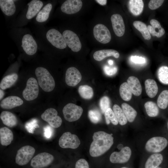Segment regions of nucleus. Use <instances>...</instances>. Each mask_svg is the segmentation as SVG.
Instances as JSON below:
<instances>
[{"mask_svg": "<svg viewBox=\"0 0 168 168\" xmlns=\"http://www.w3.org/2000/svg\"><path fill=\"white\" fill-rule=\"evenodd\" d=\"M82 2L80 0H67L61 5V9L62 12L68 14H75L81 9Z\"/></svg>", "mask_w": 168, "mask_h": 168, "instance_id": "15", "label": "nucleus"}, {"mask_svg": "<svg viewBox=\"0 0 168 168\" xmlns=\"http://www.w3.org/2000/svg\"><path fill=\"white\" fill-rule=\"evenodd\" d=\"M168 144V141L165 138L153 137L147 141L145 144V148L149 153H159L166 147Z\"/></svg>", "mask_w": 168, "mask_h": 168, "instance_id": "3", "label": "nucleus"}, {"mask_svg": "<svg viewBox=\"0 0 168 168\" xmlns=\"http://www.w3.org/2000/svg\"><path fill=\"white\" fill-rule=\"evenodd\" d=\"M113 110L119 124L121 125H125L128 120L122 109L118 105L115 104L113 107Z\"/></svg>", "mask_w": 168, "mask_h": 168, "instance_id": "36", "label": "nucleus"}, {"mask_svg": "<svg viewBox=\"0 0 168 168\" xmlns=\"http://www.w3.org/2000/svg\"><path fill=\"white\" fill-rule=\"evenodd\" d=\"M81 74L76 68L70 67L66 70L65 80L68 86H74L81 81Z\"/></svg>", "mask_w": 168, "mask_h": 168, "instance_id": "14", "label": "nucleus"}, {"mask_svg": "<svg viewBox=\"0 0 168 168\" xmlns=\"http://www.w3.org/2000/svg\"><path fill=\"white\" fill-rule=\"evenodd\" d=\"M54 159V156L48 153H39L31 160L30 166L33 168H42L50 165Z\"/></svg>", "mask_w": 168, "mask_h": 168, "instance_id": "9", "label": "nucleus"}, {"mask_svg": "<svg viewBox=\"0 0 168 168\" xmlns=\"http://www.w3.org/2000/svg\"><path fill=\"white\" fill-rule=\"evenodd\" d=\"M23 100L16 96H10L3 99L0 102V107L5 109H11L21 105Z\"/></svg>", "mask_w": 168, "mask_h": 168, "instance_id": "18", "label": "nucleus"}, {"mask_svg": "<svg viewBox=\"0 0 168 168\" xmlns=\"http://www.w3.org/2000/svg\"><path fill=\"white\" fill-rule=\"evenodd\" d=\"M37 126L38 125L36 122H31L26 124L25 127L28 132L33 133L34 130L35 128L37 127Z\"/></svg>", "mask_w": 168, "mask_h": 168, "instance_id": "46", "label": "nucleus"}, {"mask_svg": "<svg viewBox=\"0 0 168 168\" xmlns=\"http://www.w3.org/2000/svg\"><path fill=\"white\" fill-rule=\"evenodd\" d=\"M132 93L136 96H140L142 92V87L138 79L133 76L129 77L127 80Z\"/></svg>", "mask_w": 168, "mask_h": 168, "instance_id": "23", "label": "nucleus"}, {"mask_svg": "<svg viewBox=\"0 0 168 168\" xmlns=\"http://www.w3.org/2000/svg\"><path fill=\"white\" fill-rule=\"evenodd\" d=\"M133 26L142 34L145 40H149L151 38L147 27L143 22L140 21H135L133 23Z\"/></svg>", "mask_w": 168, "mask_h": 168, "instance_id": "33", "label": "nucleus"}, {"mask_svg": "<svg viewBox=\"0 0 168 168\" xmlns=\"http://www.w3.org/2000/svg\"><path fill=\"white\" fill-rule=\"evenodd\" d=\"M167 126H168V122L167 123Z\"/></svg>", "mask_w": 168, "mask_h": 168, "instance_id": "53", "label": "nucleus"}, {"mask_svg": "<svg viewBox=\"0 0 168 168\" xmlns=\"http://www.w3.org/2000/svg\"><path fill=\"white\" fill-rule=\"evenodd\" d=\"M78 92L81 97L86 100L92 98L94 94L92 88L87 85L80 86L78 88Z\"/></svg>", "mask_w": 168, "mask_h": 168, "instance_id": "35", "label": "nucleus"}, {"mask_svg": "<svg viewBox=\"0 0 168 168\" xmlns=\"http://www.w3.org/2000/svg\"><path fill=\"white\" fill-rule=\"evenodd\" d=\"M93 32L94 37L100 43L107 44L111 40V35L109 30L102 24L96 25L94 27Z\"/></svg>", "mask_w": 168, "mask_h": 168, "instance_id": "13", "label": "nucleus"}, {"mask_svg": "<svg viewBox=\"0 0 168 168\" xmlns=\"http://www.w3.org/2000/svg\"><path fill=\"white\" fill-rule=\"evenodd\" d=\"M83 111L82 107L72 103L68 104L63 109L65 119L69 122L78 120L81 117Z\"/></svg>", "mask_w": 168, "mask_h": 168, "instance_id": "4", "label": "nucleus"}, {"mask_svg": "<svg viewBox=\"0 0 168 168\" xmlns=\"http://www.w3.org/2000/svg\"><path fill=\"white\" fill-rule=\"evenodd\" d=\"M156 168H161L159 166Z\"/></svg>", "mask_w": 168, "mask_h": 168, "instance_id": "52", "label": "nucleus"}, {"mask_svg": "<svg viewBox=\"0 0 168 168\" xmlns=\"http://www.w3.org/2000/svg\"><path fill=\"white\" fill-rule=\"evenodd\" d=\"M13 139V135L12 131L6 127L0 129V142L4 146L10 145Z\"/></svg>", "mask_w": 168, "mask_h": 168, "instance_id": "25", "label": "nucleus"}, {"mask_svg": "<svg viewBox=\"0 0 168 168\" xmlns=\"http://www.w3.org/2000/svg\"><path fill=\"white\" fill-rule=\"evenodd\" d=\"M130 60L133 63L138 64H143L146 62L145 58L137 56H131L130 57Z\"/></svg>", "mask_w": 168, "mask_h": 168, "instance_id": "45", "label": "nucleus"}, {"mask_svg": "<svg viewBox=\"0 0 168 168\" xmlns=\"http://www.w3.org/2000/svg\"><path fill=\"white\" fill-rule=\"evenodd\" d=\"M145 86L146 92L147 96L151 98L155 97L158 90L156 82L153 79H147L145 81Z\"/></svg>", "mask_w": 168, "mask_h": 168, "instance_id": "27", "label": "nucleus"}, {"mask_svg": "<svg viewBox=\"0 0 168 168\" xmlns=\"http://www.w3.org/2000/svg\"><path fill=\"white\" fill-rule=\"evenodd\" d=\"M58 144L59 146L62 148L75 149L79 147L80 141L76 135L67 132L63 133L60 137Z\"/></svg>", "mask_w": 168, "mask_h": 168, "instance_id": "7", "label": "nucleus"}, {"mask_svg": "<svg viewBox=\"0 0 168 168\" xmlns=\"http://www.w3.org/2000/svg\"><path fill=\"white\" fill-rule=\"evenodd\" d=\"M108 63L110 65H111L113 64V62L112 60H110L108 61Z\"/></svg>", "mask_w": 168, "mask_h": 168, "instance_id": "50", "label": "nucleus"}, {"mask_svg": "<svg viewBox=\"0 0 168 168\" xmlns=\"http://www.w3.org/2000/svg\"><path fill=\"white\" fill-rule=\"evenodd\" d=\"M121 107L128 121L130 123L133 122L137 114L136 111L130 105L125 103L122 104Z\"/></svg>", "mask_w": 168, "mask_h": 168, "instance_id": "29", "label": "nucleus"}, {"mask_svg": "<svg viewBox=\"0 0 168 168\" xmlns=\"http://www.w3.org/2000/svg\"><path fill=\"white\" fill-rule=\"evenodd\" d=\"M164 0H151L148 3L149 8L152 10L156 9L160 7L163 4Z\"/></svg>", "mask_w": 168, "mask_h": 168, "instance_id": "42", "label": "nucleus"}, {"mask_svg": "<svg viewBox=\"0 0 168 168\" xmlns=\"http://www.w3.org/2000/svg\"><path fill=\"white\" fill-rule=\"evenodd\" d=\"M163 156L159 153H152L147 160L144 166L145 168H156L162 163Z\"/></svg>", "mask_w": 168, "mask_h": 168, "instance_id": "21", "label": "nucleus"}, {"mask_svg": "<svg viewBox=\"0 0 168 168\" xmlns=\"http://www.w3.org/2000/svg\"><path fill=\"white\" fill-rule=\"evenodd\" d=\"M44 136L47 138H50L53 133L52 129L49 126L45 127L44 129Z\"/></svg>", "mask_w": 168, "mask_h": 168, "instance_id": "47", "label": "nucleus"}, {"mask_svg": "<svg viewBox=\"0 0 168 168\" xmlns=\"http://www.w3.org/2000/svg\"><path fill=\"white\" fill-rule=\"evenodd\" d=\"M0 118L3 123L5 125L13 127L16 126L17 123L16 116L11 112L8 111H3L1 112Z\"/></svg>", "mask_w": 168, "mask_h": 168, "instance_id": "24", "label": "nucleus"}, {"mask_svg": "<svg viewBox=\"0 0 168 168\" xmlns=\"http://www.w3.org/2000/svg\"><path fill=\"white\" fill-rule=\"evenodd\" d=\"M111 20L116 35L119 37L122 36L125 32V27L122 16L118 14H114L111 16Z\"/></svg>", "mask_w": 168, "mask_h": 168, "instance_id": "17", "label": "nucleus"}, {"mask_svg": "<svg viewBox=\"0 0 168 168\" xmlns=\"http://www.w3.org/2000/svg\"><path fill=\"white\" fill-rule=\"evenodd\" d=\"M46 37L48 41L54 46L59 49H64L67 44L62 35L54 29L49 30L46 33Z\"/></svg>", "mask_w": 168, "mask_h": 168, "instance_id": "10", "label": "nucleus"}, {"mask_svg": "<svg viewBox=\"0 0 168 168\" xmlns=\"http://www.w3.org/2000/svg\"><path fill=\"white\" fill-rule=\"evenodd\" d=\"M39 92L38 83L33 77L29 78L26 86L22 92L23 98L27 101H31L36 99Z\"/></svg>", "mask_w": 168, "mask_h": 168, "instance_id": "6", "label": "nucleus"}, {"mask_svg": "<svg viewBox=\"0 0 168 168\" xmlns=\"http://www.w3.org/2000/svg\"><path fill=\"white\" fill-rule=\"evenodd\" d=\"M41 118L54 128L59 127L62 123V119L58 115L57 111L53 108H49L46 110L41 114Z\"/></svg>", "mask_w": 168, "mask_h": 168, "instance_id": "12", "label": "nucleus"}, {"mask_svg": "<svg viewBox=\"0 0 168 168\" xmlns=\"http://www.w3.org/2000/svg\"><path fill=\"white\" fill-rule=\"evenodd\" d=\"M94 58L97 61H100L105 58L113 56L115 58L119 57V53L116 50L112 49H102L95 52L93 54Z\"/></svg>", "mask_w": 168, "mask_h": 168, "instance_id": "22", "label": "nucleus"}, {"mask_svg": "<svg viewBox=\"0 0 168 168\" xmlns=\"http://www.w3.org/2000/svg\"><path fill=\"white\" fill-rule=\"evenodd\" d=\"M121 168H129L128 167H121Z\"/></svg>", "mask_w": 168, "mask_h": 168, "instance_id": "51", "label": "nucleus"}, {"mask_svg": "<svg viewBox=\"0 0 168 168\" xmlns=\"http://www.w3.org/2000/svg\"><path fill=\"white\" fill-rule=\"evenodd\" d=\"M151 25H148L147 27L150 34L154 36L160 38L165 33V31L161 26L160 23L157 20L151 19L150 21Z\"/></svg>", "mask_w": 168, "mask_h": 168, "instance_id": "20", "label": "nucleus"}, {"mask_svg": "<svg viewBox=\"0 0 168 168\" xmlns=\"http://www.w3.org/2000/svg\"><path fill=\"white\" fill-rule=\"evenodd\" d=\"M52 7L51 4L49 3L46 4L38 14L36 18V21L39 22L46 21L49 17Z\"/></svg>", "mask_w": 168, "mask_h": 168, "instance_id": "31", "label": "nucleus"}, {"mask_svg": "<svg viewBox=\"0 0 168 168\" xmlns=\"http://www.w3.org/2000/svg\"><path fill=\"white\" fill-rule=\"evenodd\" d=\"M75 168H89V164L84 159H81L76 162Z\"/></svg>", "mask_w": 168, "mask_h": 168, "instance_id": "43", "label": "nucleus"}, {"mask_svg": "<svg viewBox=\"0 0 168 168\" xmlns=\"http://www.w3.org/2000/svg\"><path fill=\"white\" fill-rule=\"evenodd\" d=\"M92 138L93 141L90 145L89 153L93 157H98L104 154L114 143L112 134L104 131L95 132Z\"/></svg>", "mask_w": 168, "mask_h": 168, "instance_id": "1", "label": "nucleus"}, {"mask_svg": "<svg viewBox=\"0 0 168 168\" xmlns=\"http://www.w3.org/2000/svg\"><path fill=\"white\" fill-rule=\"evenodd\" d=\"M106 123L109 124L111 122L112 124L116 125L118 124V121L113 110L110 108L107 109L105 114Z\"/></svg>", "mask_w": 168, "mask_h": 168, "instance_id": "39", "label": "nucleus"}, {"mask_svg": "<svg viewBox=\"0 0 168 168\" xmlns=\"http://www.w3.org/2000/svg\"><path fill=\"white\" fill-rule=\"evenodd\" d=\"M26 53L30 55L35 54L36 52L37 45L33 37L27 34L23 36L22 40V45Z\"/></svg>", "mask_w": 168, "mask_h": 168, "instance_id": "16", "label": "nucleus"}, {"mask_svg": "<svg viewBox=\"0 0 168 168\" xmlns=\"http://www.w3.org/2000/svg\"><path fill=\"white\" fill-rule=\"evenodd\" d=\"M132 154L131 148L128 146L123 147L119 152L112 153L110 157V160L113 163L122 164L128 162Z\"/></svg>", "mask_w": 168, "mask_h": 168, "instance_id": "8", "label": "nucleus"}, {"mask_svg": "<svg viewBox=\"0 0 168 168\" xmlns=\"http://www.w3.org/2000/svg\"><path fill=\"white\" fill-rule=\"evenodd\" d=\"M96 1L100 4L102 5H104L106 4L107 1L103 0H96Z\"/></svg>", "mask_w": 168, "mask_h": 168, "instance_id": "48", "label": "nucleus"}, {"mask_svg": "<svg viewBox=\"0 0 168 168\" xmlns=\"http://www.w3.org/2000/svg\"><path fill=\"white\" fill-rule=\"evenodd\" d=\"M110 100L107 96H104L100 99L99 102V105L103 114H105L107 109L110 107Z\"/></svg>", "mask_w": 168, "mask_h": 168, "instance_id": "41", "label": "nucleus"}, {"mask_svg": "<svg viewBox=\"0 0 168 168\" xmlns=\"http://www.w3.org/2000/svg\"><path fill=\"white\" fill-rule=\"evenodd\" d=\"M159 81L164 84H168V67L163 66L160 67L157 72Z\"/></svg>", "mask_w": 168, "mask_h": 168, "instance_id": "37", "label": "nucleus"}, {"mask_svg": "<svg viewBox=\"0 0 168 168\" xmlns=\"http://www.w3.org/2000/svg\"><path fill=\"white\" fill-rule=\"evenodd\" d=\"M35 152V149L32 146L26 145L22 147L17 151L15 158L16 163L21 166L27 164Z\"/></svg>", "mask_w": 168, "mask_h": 168, "instance_id": "5", "label": "nucleus"}, {"mask_svg": "<svg viewBox=\"0 0 168 168\" xmlns=\"http://www.w3.org/2000/svg\"><path fill=\"white\" fill-rule=\"evenodd\" d=\"M88 115L91 121L94 124L98 123L101 119V114L100 112L96 109L89 110L88 113Z\"/></svg>", "mask_w": 168, "mask_h": 168, "instance_id": "40", "label": "nucleus"}, {"mask_svg": "<svg viewBox=\"0 0 168 168\" xmlns=\"http://www.w3.org/2000/svg\"><path fill=\"white\" fill-rule=\"evenodd\" d=\"M0 7L2 12L8 16L14 14L16 10L14 1L13 0H0Z\"/></svg>", "mask_w": 168, "mask_h": 168, "instance_id": "26", "label": "nucleus"}, {"mask_svg": "<svg viewBox=\"0 0 168 168\" xmlns=\"http://www.w3.org/2000/svg\"><path fill=\"white\" fill-rule=\"evenodd\" d=\"M158 106L161 109H165L168 105V90L162 91L159 95L157 101Z\"/></svg>", "mask_w": 168, "mask_h": 168, "instance_id": "38", "label": "nucleus"}, {"mask_svg": "<svg viewBox=\"0 0 168 168\" xmlns=\"http://www.w3.org/2000/svg\"><path fill=\"white\" fill-rule=\"evenodd\" d=\"M129 11L134 16H138L142 12L144 3L142 0H130L128 2Z\"/></svg>", "mask_w": 168, "mask_h": 168, "instance_id": "28", "label": "nucleus"}, {"mask_svg": "<svg viewBox=\"0 0 168 168\" xmlns=\"http://www.w3.org/2000/svg\"><path fill=\"white\" fill-rule=\"evenodd\" d=\"M4 95V92L2 90H0V100H1L3 97Z\"/></svg>", "mask_w": 168, "mask_h": 168, "instance_id": "49", "label": "nucleus"}, {"mask_svg": "<svg viewBox=\"0 0 168 168\" xmlns=\"http://www.w3.org/2000/svg\"><path fill=\"white\" fill-rule=\"evenodd\" d=\"M119 92L121 98L124 101H129L132 97V92L127 82H124L120 86Z\"/></svg>", "mask_w": 168, "mask_h": 168, "instance_id": "34", "label": "nucleus"}, {"mask_svg": "<svg viewBox=\"0 0 168 168\" xmlns=\"http://www.w3.org/2000/svg\"><path fill=\"white\" fill-rule=\"evenodd\" d=\"M63 35L68 47L73 52L79 51L82 44L77 35L73 31L66 30L63 31Z\"/></svg>", "mask_w": 168, "mask_h": 168, "instance_id": "11", "label": "nucleus"}, {"mask_svg": "<svg viewBox=\"0 0 168 168\" xmlns=\"http://www.w3.org/2000/svg\"><path fill=\"white\" fill-rule=\"evenodd\" d=\"M18 78L17 74L15 73L5 76L1 82L0 89L4 90L10 88L16 82Z\"/></svg>", "mask_w": 168, "mask_h": 168, "instance_id": "30", "label": "nucleus"}, {"mask_svg": "<svg viewBox=\"0 0 168 168\" xmlns=\"http://www.w3.org/2000/svg\"><path fill=\"white\" fill-rule=\"evenodd\" d=\"M147 115L150 117L157 116L159 113L158 105L154 102L148 101L146 102L144 105Z\"/></svg>", "mask_w": 168, "mask_h": 168, "instance_id": "32", "label": "nucleus"}, {"mask_svg": "<svg viewBox=\"0 0 168 168\" xmlns=\"http://www.w3.org/2000/svg\"><path fill=\"white\" fill-rule=\"evenodd\" d=\"M103 70L106 74L110 76L115 74L117 71L116 67H110L107 66H105Z\"/></svg>", "mask_w": 168, "mask_h": 168, "instance_id": "44", "label": "nucleus"}, {"mask_svg": "<svg viewBox=\"0 0 168 168\" xmlns=\"http://www.w3.org/2000/svg\"><path fill=\"white\" fill-rule=\"evenodd\" d=\"M35 74L38 83L44 91L49 92L54 88L55 82L49 71L45 68L38 67L35 70Z\"/></svg>", "mask_w": 168, "mask_h": 168, "instance_id": "2", "label": "nucleus"}, {"mask_svg": "<svg viewBox=\"0 0 168 168\" xmlns=\"http://www.w3.org/2000/svg\"><path fill=\"white\" fill-rule=\"evenodd\" d=\"M28 6L26 17L30 19L35 16L43 6V2L39 0H33L27 4Z\"/></svg>", "mask_w": 168, "mask_h": 168, "instance_id": "19", "label": "nucleus"}]
</instances>
